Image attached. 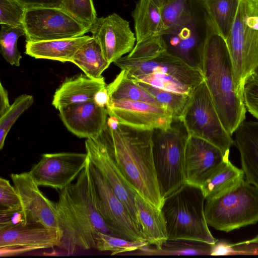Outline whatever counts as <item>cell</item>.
Masks as SVG:
<instances>
[{
	"label": "cell",
	"mask_w": 258,
	"mask_h": 258,
	"mask_svg": "<svg viewBox=\"0 0 258 258\" xmlns=\"http://www.w3.org/2000/svg\"><path fill=\"white\" fill-rule=\"evenodd\" d=\"M224 41L232 61L236 90L243 98L244 82L258 67V0H238Z\"/></svg>",
	"instance_id": "obj_6"
},
{
	"label": "cell",
	"mask_w": 258,
	"mask_h": 258,
	"mask_svg": "<svg viewBox=\"0 0 258 258\" xmlns=\"http://www.w3.org/2000/svg\"><path fill=\"white\" fill-rule=\"evenodd\" d=\"M208 224L217 230L229 232L258 222V188L243 179L226 192L206 200Z\"/></svg>",
	"instance_id": "obj_8"
},
{
	"label": "cell",
	"mask_w": 258,
	"mask_h": 258,
	"mask_svg": "<svg viewBox=\"0 0 258 258\" xmlns=\"http://www.w3.org/2000/svg\"><path fill=\"white\" fill-rule=\"evenodd\" d=\"M91 37L83 35L71 38L27 42L25 53L35 58L71 62L78 49Z\"/></svg>",
	"instance_id": "obj_24"
},
{
	"label": "cell",
	"mask_w": 258,
	"mask_h": 258,
	"mask_svg": "<svg viewBox=\"0 0 258 258\" xmlns=\"http://www.w3.org/2000/svg\"><path fill=\"white\" fill-rule=\"evenodd\" d=\"M71 62L78 66L86 75L94 79L102 77L103 72L110 65L99 44L92 36L78 49Z\"/></svg>",
	"instance_id": "obj_27"
},
{
	"label": "cell",
	"mask_w": 258,
	"mask_h": 258,
	"mask_svg": "<svg viewBox=\"0 0 258 258\" xmlns=\"http://www.w3.org/2000/svg\"><path fill=\"white\" fill-rule=\"evenodd\" d=\"M26 9L19 0H0V24L23 26Z\"/></svg>",
	"instance_id": "obj_37"
},
{
	"label": "cell",
	"mask_w": 258,
	"mask_h": 258,
	"mask_svg": "<svg viewBox=\"0 0 258 258\" xmlns=\"http://www.w3.org/2000/svg\"><path fill=\"white\" fill-rule=\"evenodd\" d=\"M181 118L189 135L207 141L229 155L234 140L222 123L205 80L190 94Z\"/></svg>",
	"instance_id": "obj_9"
},
{
	"label": "cell",
	"mask_w": 258,
	"mask_h": 258,
	"mask_svg": "<svg viewBox=\"0 0 258 258\" xmlns=\"http://www.w3.org/2000/svg\"><path fill=\"white\" fill-rule=\"evenodd\" d=\"M132 16L134 21L136 43L162 36L166 32L161 8L151 0H138Z\"/></svg>",
	"instance_id": "obj_25"
},
{
	"label": "cell",
	"mask_w": 258,
	"mask_h": 258,
	"mask_svg": "<svg viewBox=\"0 0 258 258\" xmlns=\"http://www.w3.org/2000/svg\"><path fill=\"white\" fill-rule=\"evenodd\" d=\"M251 74L258 78V67L255 69V70Z\"/></svg>",
	"instance_id": "obj_45"
},
{
	"label": "cell",
	"mask_w": 258,
	"mask_h": 258,
	"mask_svg": "<svg viewBox=\"0 0 258 258\" xmlns=\"http://www.w3.org/2000/svg\"><path fill=\"white\" fill-rule=\"evenodd\" d=\"M62 9L89 29L97 18L92 0H66Z\"/></svg>",
	"instance_id": "obj_36"
},
{
	"label": "cell",
	"mask_w": 258,
	"mask_h": 258,
	"mask_svg": "<svg viewBox=\"0 0 258 258\" xmlns=\"http://www.w3.org/2000/svg\"><path fill=\"white\" fill-rule=\"evenodd\" d=\"M213 244L187 239H168L159 248L146 245L124 255H211Z\"/></svg>",
	"instance_id": "obj_26"
},
{
	"label": "cell",
	"mask_w": 258,
	"mask_h": 258,
	"mask_svg": "<svg viewBox=\"0 0 258 258\" xmlns=\"http://www.w3.org/2000/svg\"><path fill=\"white\" fill-rule=\"evenodd\" d=\"M137 82L158 102L166 107L172 113L173 117H181L190 95L167 91L144 83Z\"/></svg>",
	"instance_id": "obj_34"
},
{
	"label": "cell",
	"mask_w": 258,
	"mask_h": 258,
	"mask_svg": "<svg viewBox=\"0 0 258 258\" xmlns=\"http://www.w3.org/2000/svg\"><path fill=\"white\" fill-rule=\"evenodd\" d=\"M234 133L246 180L258 188V121L244 120Z\"/></svg>",
	"instance_id": "obj_22"
},
{
	"label": "cell",
	"mask_w": 258,
	"mask_h": 258,
	"mask_svg": "<svg viewBox=\"0 0 258 258\" xmlns=\"http://www.w3.org/2000/svg\"><path fill=\"white\" fill-rule=\"evenodd\" d=\"M243 99L246 110L258 119V78L252 74L244 82Z\"/></svg>",
	"instance_id": "obj_39"
},
{
	"label": "cell",
	"mask_w": 258,
	"mask_h": 258,
	"mask_svg": "<svg viewBox=\"0 0 258 258\" xmlns=\"http://www.w3.org/2000/svg\"><path fill=\"white\" fill-rule=\"evenodd\" d=\"M113 63L136 82L185 95H190L205 80L201 69L190 66L167 49L144 60H131L123 56Z\"/></svg>",
	"instance_id": "obj_4"
},
{
	"label": "cell",
	"mask_w": 258,
	"mask_h": 258,
	"mask_svg": "<svg viewBox=\"0 0 258 258\" xmlns=\"http://www.w3.org/2000/svg\"><path fill=\"white\" fill-rule=\"evenodd\" d=\"M10 177L21 201L23 224H39L59 230L56 203L42 192L29 172Z\"/></svg>",
	"instance_id": "obj_14"
},
{
	"label": "cell",
	"mask_w": 258,
	"mask_h": 258,
	"mask_svg": "<svg viewBox=\"0 0 258 258\" xmlns=\"http://www.w3.org/2000/svg\"><path fill=\"white\" fill-rule=\"evenodd\" d=\"M89 167L94 201L111 234L130 240H146L125 206L90 161Z\"/></svg>",
	"instance_id": "obj_11"
},
{
	"label": "cell",
	"mask_w": 258,
	"mask_h": 258,
	"mask_svg": "<svg viewBox=\"0 0 258 258\" xmlns=\"http://www.w3.org/2000/svg\"><path fill=\"white\" fill-rule=\"evenodd\" d=\"M135 205L140 230L149 245L159 248L168 239L166 224L161 209L147 201L138 194Z\"/></svg>",
	"instance_id": "obj_23"
},
{
	"label": "cell",
	"mask_w": 258,
	"mask_h": 258,
	"mask_svg": "<svg viewBox=\"0 0 258 258\" xmlns=\"http://www.w3.org/2000/svg\"><path fill=\"white\" fill-rule=\"evenodd\" d=\"M85 149L91 163L125 206L140 229L135 205V198L138 193L109 152L101 134L86 139Z\"/></svg>",
	"instance_id": "obj_13"
},
{
	"label": "cell",
	"mask_w": 258,
	"mask_h": 258,
	"mask_svg": "<svg viewBox=\"0 0 258 258\" xmlns=\"http://www.w3.org/2000/svg\"><path fill=\"white\" fill-rule=\"evenodd\" d=\"M22 211L19 196L7 179L0 178V212Z\"/></svg>",
	"instance_id": "obj_38"
},
{
	"label": "cell",
	"mask_w": 258,
	"mask_h": 258,
	"mask_svg": "<svg viewBox=\"0 0 258 258\" xmlns=\"http://www.w3.org/2000/svg\"><path fill=\"white\" fill-rule=\"evenodd\" d=\"M146 245L149 244L145 240H130L108 233L99 232L96 238L95 248L99 251H109L113 255L135 251Z\"/></svg>",
	"instance_id": "obj_32"
},
{
	"label": "cell",
	"mask_w": 258,
	"mask_h": 258,
	"mask_svg": "<svg viewBox=\"0 0 258 258\" xmlns=\"http://www.w3.org/2000/svg\"><path fill=\"white\" fill-rule=\"evenodd\" d=\"M23 26L26 42L74 38L89 31L64 9L53 7L27 9Z\"/></svg>",
	"instance_id": "obj_10"
},
{
	"label": "cell",
	"mask_w": 258,
	"mask_h": 258,
	"mask_svg": "<svg viewBox=\"0 0 258 258\" xmlns=\"http://www.w3.org/2000/svg\"><path fill=\"white\" fill-rule=\"evenodd\" d=\"M161 13L166 31L181 24L193 15L188 0H173L161 8Z\"/></svg>",
	"instance_id": "obj_35"
},
{
	"label": "cell",
	"mask_w": 258,
	"mask_h": 258,
	"mask_svg": "<svg viewBox=\"0 0 258 258\" xmlns=\"http://www.w3.org/2000/svg\"><path fill=\"white\" fill-rule=\"evenodd\" d=\"M88 161L86 153H46L29 172L39 186L61 190L78 177Z\"/></svg>",
	"instance_id": "obj_12"
},
{
	"label": "cell",
	"mask_w": 258,
	"mask_h": 258,
	"mask_svg": "<svg viewBox=\"0 0 258 258\" xmlns=\"http://www.w3.org/2000/svg\"><path fill=\"white\" fill-rule=\"evenodd\" d=\"M229 255H258V235L240 242L230 243Z\"/></svg>",
	"instance_id": "obj_40"
},
{
	"label": "cell",
	"mask_w": 258,
	"mask_h": 258,
	"mask_svg": "<svg viewBox=\"0 0 258 258\" xmlns=\"http://www.w3.org/2000/svg\"><path fill=\"white\" fill-rule=\"evenodd\" d=\"M0 116L3 115L10 108L11 105L9 103L8 93L7 90L0 83Z\"/></svg>",
	"instance_id": "obj_42"
},
{
	"label": "cell",
	"mask_w": 258,
	"mask_h": 258,
	"mask_svg": "<svg viewBox=\"0 0 258 258\" xmlns=\"http://www.w3.org/2000/svg\"><path fill=\"white\" fill-rule=\"evenodd\" d=\"M106 86L103 77L94 79L84 73L67 78L56 89L52 104L58 110L70 104L94 100L97 93Z\"/></svg>",
	"instance_id": "obj_21"
},
{
	"label": "cell",
	"mask_w": 258,
	"mask_h": 258,
	"mask_svg": "<svg viewBox=\"0 0 258 258\" xmlns=\"http://www.w3.org/2000/svg\"><path fill=\"white\" fill-rule=\"evenodd\" d=\"M229 161V156L214 145L189 135L185 149V183L201 187Z\"/></svg>",
	"instance_id": "obj_17"
},
{
	"label": "cell",
	"mask_w": 258,
	"mask_h": 258,
	"mask_svg": "<svg viewBox=\"0 0 258 258\" xmlns=\"http://www.w3.org/2000/svg\"><path fill=\"white\" fill-rule=\"evenodd\" d=\"M89 32L99 44L110 64L130 53L136 41L129 22L115 13L97 17Z\"/></svg>",
	"instance_id": "obj_16"
},
{
	"label": "cell",
	"mask_w": 258,
	"mask_h": 258,
	"mask_svg": "<svg viewBox=\"0 0 258 258\" xmlns=\"http://www.w3.org/2000/svg\"><path fill=\"white\" fill-rule=\"evenodd\" d=\"M59 117L67 128L81 138L98 136L105 128L107 109L94 100L70 104L58 109Z\"/></svg>",
	"instance_id": "obj_19"
},
{
	"label": "cell",
	"mask_w": 258,
	"mask_h": 258,
	"mask_svg": "<svg viewBox=\"0 0 258 258\" xmlns=\"http://www.w3.org/2000/svg\"><path fill=\"white\" fill-rule=\"evenodd\" d=\"M167 50L191 67L201 69V40L195 17L166 31L162 36Z\"/></svg>",
	"instance_id": "obj_20"
},
{
	"label": "cell",
	"mask_w": 258,
	"mask_h": 258,
	"mask_svg": "<svg viewBox=\"0 0 258 258\" xmlns=\"http://www.w3.org/2000/svg\"><path fill=\"white\" fill-rule=\"evenodd\" d=\"M106 108L120 123L144 129L167 128L173 117L165 106L143 101L108 100Z\"/></svg>",
	"instance_id": "obj_18"
},
{
	"label": "cell",
	"mask_w": 258,
	"mask_h": 258,
	"mask_svg": "<svg viewBox=\"0 0 258 258\" xmlns=\"http://www.w3.org/2000/svg\"><path fill=\"white\" fill-rule=\"evenodd\" d=\"M33 97L22 94L17 97L10 108L0 116V149L2 150L6 137L12 125L20 115L32 104Z\"/></svg>",
	"instance_id": "obj_33"
},
{
	"label": "cell",
	"mask_w": 258,
	"mask_h": 258,
	"mask_svg": "<svg viewBox=\"0 0 258 258\" xmlns=\"http://www.w3.org/2000/svg\"><path fill=\"white\" fill-rule=\"evenodd\" d=\"M205 25L201 69L222 123L232 136L245 120L246 109L235 88L232 61L225 43L206 15Z\"/></svg>",
	"instance_id": "obj_3"
},
{
	"label": "cell",
	"mask_w": 258,
	"mask_h": 258,
	"mask_svg": "<svg viewBox=\"0 0 258 258\" xmlns=\"http://www.w3.org/2000/svg\"><path fill=\"white\" fill-rule=\"evenodd\" d=\"M189 136L181 117H173L167 128L153 130V160L163 199L185 183V149Z\"/></svg>",
	"instance_id": "obj_7"
},
{
	"label": "cell",
	"mask_w": 258,
	"mask_h": 258,
	"mask_svg": "<svg viewBox=\"0 0 258 258\" xmlns=\"http://www.w3.org/2000/svg\"><path fill=\"white\" fill-rule=\"evenodd\" d=\"M152 133L153 130L119 122L115 129L106 123L101 134L109 152L137 192L161 209L164 199L154 166Z\"/></svg>",
	"instance_id": "obj_1"
},
{
	"label": "cell",
	"mask_w": 258,
	"mask_h": 258,
	"mask_svg": "<svg viewBox=\"0 0 258 258\" xmlns=\"http://www.w3.org/2000/svg\"><path fill=\"white\" fill-rule=\"evenodd\" d=\"M60 240L59 230L39 224L20 223L0 229L1 256L58 247Z\"/></svg>",
	"instance_id": "obj_15"
},
{
	"label": "cell",
	"mask_w": 258,
	"mask_h": 258,
	"mask_svg": "<svg viewBox=\"0 0 258 258\" xmlns=\"http://www.w3.org/2000/svg\"><path fill=\"white\" fill-rule=\"evenodd\" d=\"M106 86L97 92L94 99V101L97 104L105 107H106L108 101V95Z\"/></svg>",
	"instance_id": "obj_43"
},
{
	"label": "cell",
	"mask_w": 258,
	"mask_h": 258,
	"mask_svg": "<svg viewBox=\"0 0 258 258\" xmlns=\"http://www.w3.org/2000/svg\"><path fill=\"white\" fill-rule=\"evenodd\" d=\"M206 15L223 40L231 27L238 0H201Z\"/></svg>",
	"instance_id": "obj_30"
},
{
	"label": "cell",
	"mask_w": 258,
	"mask_h": 258,
	"mask_svg": "<svg viewBox=\"0 0 258 258\" xmlns=\"http://www.w3.org/2000/svg\"><path fill=\"white\" fill-rule=\"evenodd\" d=\"M23 26H11L1 24V53L5 59L10 64L19 66L22 58L17 47L18 38L25 36Z\"/></svg>",
	"instance_id": "obj_31"
},
{
	"label": "cell",
	"mask_w": 258,
	"mask_h": 258,
	"mask_svg": "<svg viewBox=\"0 0 258 258\" xmlns=\"http://www.w3.org/2000/svg\"><path fill=\"white\" fill-rule=\"evenodd\" d=\"M106 88L108 100L138 101L164 106L133 80L124 70H121L113 81L107 85Z\"/></svg>",
	"instance_id": "obj_29"
},
{
	"label": "cell",
	"mask_w": 258,
	"mask_h": 258,
	"mask_svg": "<svg viewBox=\"0 0 258 258\" xmlns=\"http://www.w3.org/2000/svg\"><path fill=\"white\" fill-rule=\"evenodd\" d=\"M153 3H154L156 5H157L159 8H162L165 5L168 4L169 3L172 2L173 0H151Z\"/></svg>",
	"instance_id": "obj_44"
},
{
	"label": "cell",
	"mask_w": 258,
	"mask_h": 258,
	"mask_svg": "<svg viewBox=\"0 0 258 258\" xmlns=\"http://www.w3.org/2000/svg\"><path fill=\"white\" fill-rule=\"evenodd\" d=\"M244 173L229 161L209 177L201 186L205 200L218 197L239 184Z\"/></svg>",
	"instance_id": "obj_28"
},
{
	"label": "cell",
	"mask_w": 258,
	"mask_h": 258,
	"mask_svg": "<svg viewBox=\"0 0 258 258\" xmlns=\"http://www.w3.org/2000/svg\"><path fill=\"white\" fill-rule=\"evenodd\" d=\"M200 187L185 183L164 199L161 210L169 239H187L211 244L218 240L211 233Z\"/></svg>",
	"instance_id": "obj_5"
},
{
	"label": "cell",
	"mask_w": 258,
	"mask_h": 258,
	"mask_svg": "<svg viewBox=\"0 0 258 258\" xmlns=\"http://www.w3.org/2000/svg\"><path fill=\"white\" fill-rule=\"evenodd\" d=\"M89 163V159L75 182L60 190L56 203L61 233L58 247L68 255L95 248L99 232L111 234L94 201Z\"/></svg>",
	"instance_id": "obj_2"
},
{
	"label": "cell",
	"mask_w": 258,
	"mask_h": 258,
	"mask_svg": "<svg viewBox=\"0 0 258 258\" xmlns=\"http://www.w3.org/2000/svg\"><path fill=\"white\" fill-rule=\"evenodd\" d=\"M27 9L35 7L63 8L66 0H19Z\"/></svg>",
	"instance_id": "obj_41"
}]
</instances>
